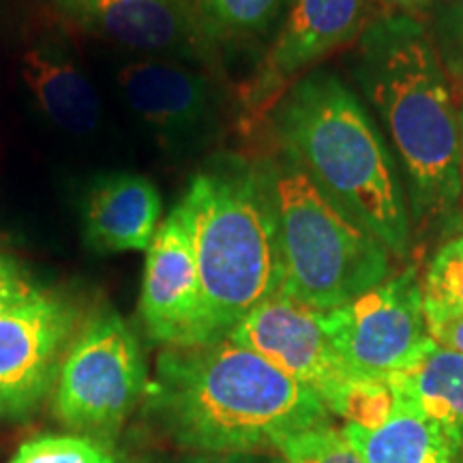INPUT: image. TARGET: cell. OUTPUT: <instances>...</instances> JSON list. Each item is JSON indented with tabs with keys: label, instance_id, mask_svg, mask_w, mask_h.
Wrapping results in <instances>:
<instances>
[{
	"label": "cell",
	"instance_id": "7",
	"mask_svg": "<svg viewBox=\"0 0 463 463\" xmlns=\"http://www.w3.org/2000/svg\"><path fill=\"white\" fill-rule=\"evenodd\" d=\"M324 331L352 375L389 378L402 372L431 341L416 264L324 311Z\"/></svg>",
	"mask_w": 463,
	"mask_h": 463
},
{
	"label": "cell",
	"instance_id": "18",
	"mask_svg": "<svg viewBox=\"0 0 463 463\" xmlns=\"http://www.w3.org/2000/svg\"><path fill=\"white\" fill-rule=\"evenodd\" d=\"M420 289L427 324L463 317V234L433 253L420 277Z\"/></svg>",
	"mask_w": 463,
	"mask_h": 463
},
{
	"label": "cell",
	"instance_id": "3",
	"mask_svg": "<svg viewBox=\"0 0 463 463\" xmlns=\"http://www.w3.org/2000/svg\"><path fill=\"white\" fill-rule=\"evenodd\" d=\"M275 123L283 155L378 236L391 256L410 258L412 223L395 159L354 92L333 73L305 75L288 89Z\"/></svg>",
	"mask_w": 463,
	"mask_h": 463
},
{
	"label": "cell",
	"instance_id": "24",
	"mask_svg": "<svg viewBox=\"0 0 463 463\" xmlns=\"http://www.w3.org/2000/svg\"><path fill=\"white\" fill-rule=\"evenodd\" d=\"M33 289L34 288L26 281V277L20 273L15 262L0 256V311L28 297Z\"/></svg>",
	"mask_w": 463,
	"mask_h": 463
},
{
	"label": "cell",
	"instance_id": "22",
	"mask_svg": "<svg viewBox=\"0 0 463 463\" xmlns=\"http://www.w3.org/2000/svg\"><path fill=\"white\" fill-rule=\"evenodd\" d=\"M283 463H364L345 436L320 427L286 439L279 447Z\"/></svg>",
	"mask_w": 463,
	"mask_h": 463
},
{
	"label": "cell",
	"instance_id": "19",
	"mask_svg": "<svg viewBox=\"0 0 463 463\" xmlns=\"http://www.w3.org/2000/svg\"><path fill=\"white\" fill-rule=\"evenodd\" d=\"M399 402L395 389L386 378H361L354 375L345 382V386L337 392L328 412L339 414L347 425L361 427V430H378L399 412Z\"/></svg>",
	"mask_w": 463,
	"mask_h": 463
},
{
	"label": "cell",
	"instance_id": "8",
	"mask_svg": "<svg viewBox=\"0 0 463 463\" xmlns=\"http://www.w3.org/2000/svg\"><path fill=\"white\" fill-rule=\"evenodd\" d=\"M228 339L258 352L322 399L333 403L345 382L354 378L324 331V311L277 297L249 311L228 333Z\"/></svg>",
	"mask_w": 463,
	"mask_h": 463
},
{
	"label": "cell",
	"instance_id": "5",
	"mask_svg": "<svg viewBox=\"0 0 463 463\" xmlns=\"http://www.w3.org/2000/svg\"><path fill=\"white\" fill-rule=\"evenodd\" d=\"M283 266L281 297L317 311L350 303L391 275V251L288 155L266 164Z\"/></svg>",
	"mask_w": 463,
	"mask_h": 463
},
{
	"label": "cell",
	"instance_id": "10",
	"mask_svg": "<svg viewBox=\"0 0 463 463\" xmlns=\"http://www.w3.org/2000/svg\"><path fill=\"white\" fill-rule=\"evenodd\" d=\"M140 317L148 337L167 347L202 344V292L194 236L183 202L161 222L144 264Z\"/></svg>",
	"mask_w": 463,
	"mask_h": 463
},
{
	"label": "cell",
	"instance_id": "12",
	"mask_svg": "<svg viewBox=\"0 0 463 463\" xmlns=\"http://www.w3.org/2000/svg\"><path fill=\"white\" fill-rule=\"evenodd\" d=\"M65 9L112 42L142 52L194 56L204 22L194 0H61Z\"/></svg>",
	"mask_w": 463,
	"mask_h": 463
},
{
	"label": "cell",
	"instance_id": "21",
	"mask_svg": "<svg viewBox=\"0 0 463 463\" xmlns=\"http://www.w3.org/2000/svg\"><path fill=\"white\" fill-rule=\"evenodd\" d=\"M9 463H114V459L89 438L42 436L22 444Z\"/></svg>",
	"mask_w": 463,
	"mask_h": 463
},
{
	"label": "cell",
	"instance_id": "29",
	"mask_svg": "<svg viewBox=\"0 0 463 463\" xmlns=\"http://www.w3.org/2000/svg\"><path fill=\"white\" fill-rule=\"evenodd\" d=\"M461 459H463V457H461ZM461 463H463V461H461Z\"/></svg>",
	"mask_w": 463,
	"mask_h": 463
},
{
	"label": "cell",
	"instance_id": "4",
	"mask_svg": "<svg viewBox=\"0 0 463 463\" xmlns=\"http://www.w3.org/2000/svg\"><path fill=\"white\" fill-rule=\"evenodd\" d=\"M183 206L198 262L202 344H213L281 289L279 230L266 164L215 159L195 174Z\"/></svg>",
	"mask_w": 463,
	"mask_h": 463
},
{
	"label": "cell",
	"instance_id": "6",
	"mask_svg": "<svg viewBox=\"0 0 463 463\" xmlns=\"http://www.w3.org/2000/svg\"><path fill=\"white\" fill-rule=\"evenodd\" d=\"M146 391L136 335L118 314H99L69 345L56 378L58 419L73 430L116 431Z\"/></svg>",
	"mask_w": 463,
	"mask_h": 463
},
{
	"label": "cell",
	"instance_id": "28",
	"mask_svg": "<svg viewBox=\"0 0 463 463\" xmlns=\"http://www.w3.org/2000/svg\"><path fill=\"white\" fill-rule=\"evenodd\" d=\"M457 112H459V174H461V189H463V97L457 101Z\"/></svg>",
	"mask_w": 463,
	"mask_h": 463
},
{
	"label": "cell",
	"instance_id": "2",
	"mask_svg": "<svg viewBox=\"0 0 463 463\" xmlns=\"http://www.w3.org/2000/svg\"><path fill=\"white\" fill-rule=\"evenodd\" d=\"M150 403L181 447L202 453H256L328 427V408L258 352L228 337L165 347Z\"/></svg>",
	"mask_w": 463,
	"mask_h": 463
},
{
	"label": "cell",
	"instance_id": "14",
	"mask_svg": "<svg viewBox=\"0 0 463 463\" xmlns=\"http://www.w3.org/2000/svg\"><path fill=\"white\" fill-rule=\"evenodd\" d=\"M161 195L140 174L120 172L92 184L84 208V234L103 253L148 251L161 225Z\"/></svg>",
	"mask_w": 463,
	"mask_h": 463
},
{
	"label": "cell",
	"instance_id": "9",
	"mask_svg": "<svg viewBox=\"0 0 463 463\" xmlns=\"http://www.w3.org/2000/svg\"><path fill=\"white\" fill-rule=\"evenodd\" d=\"M73 316L42 289L0 311V414H22L42 402L61 369Z\"/></svg>",
	"mask_w": 463,
	"mask_h": 463
},
{
	"label": "cell",
	"instance_id": "23",
	"mask_svg": "<svg viewBox=\"0 0 463 463\" xmlns=\"http://www.w3.org/2000/svg\"><path fill=\"white\" fill-rule=\"evenodd\" d=\"M430 37L455 82L463 84V0H436Z\"/></svg>",
	"mask_w": 463,
	"mask_h": 463
},
{
	"label": "cell",
	"instance_id": "15",
	"mask_svg": "<svg viewBox=\"0 0 463 463\" xmlns=\"http://www.w3.org/2000/svg\"><path fill=\"white\" fill-rule=\"evenodd\" d=\"M386 380L402 408L438 427L463 457V354L431 339Z\"/></svg>",
	"mask_w": 463,
	"mask_h": 463
},
{
	"label": "cell",
	"instance_id": "11",
	"mask_svg": "<svg viewBox=\"0 0 463 463\" xmlns=\"http://www.w3.org/2000/svg\"><path fill=\"white\" fill-rule=\"evenodd\" d=\"M367 0H294L286 24L245 92L249 112H262L309 65L356 39L367 26Z\"/></svg>",
	"mask_w": 463,
	"mask_h": 463
},
{
	"label": "cell",
	"instance_id": "25",
	"mask_svg": "<svg viewBox=\"0 0 463 463\" xmlns=\"http://www.w3.org/2000/svg\"><path fill=\"white\" fill-rule=\"evenodd\" d=\"M430 326V335L436 344L450 347V350L463 354V317H455V320L427 324Z\"/></svg>",
	"mask_w": 463,
	"mask_h": 463
},
{
	"label": "cell",
	"instance_id": "17",
	"mask_svg": "<svg viewBox=\"0 0 463 463\" xmlns=\"http://www.w3.org/2000/svg\"><path fill=\"white\" fill-rule=\"evenodd\" d=\"M341 433L364 463H461V455L438 427L405 408L378 430L345 425Z\"/></svg>",
	"mask_w": 463,
	"mask_h": 463
},
{
	"label": "cell",
	"instance_id": "27",
	"mask_svg": "<svg viewBox=\"0 0 463 463\" xmlns=\"http://www.w3.org/2000/svg\"><path fill=\"white\" fill-rule=\"evenodd\" d=\"M187 463H253V459L241 453H206L194 457Z\"/></svg>",
	"mask_w": 463,
	"mask_h": 463
},
{
	"label": "cell",
	"instance_id": "26",
	"mask_svg": "<svg viewBox=\"0 0 463 463\" xmlns=\"http://www.w3.org/2000/svg\"><path fill=\"white\" fill-rule=\"evenodd\" d=\"M375 3H380L382 7L389 9V14H408L412 15L416 11L425 9V7H431L436 0H375Z\"/></svg>",
	"mask_w": 463,
	"mask_h": 463
},
{
	"label": "cell",
	"instance_id": "16",
	"mask_svg": "<svg viewBox=\"0 0 463 463\" xmlns=\"http://www.w3.org/2000/svg\"><path fill=\"white\" fill-rule=\"evenodd\" d=\"M22 78L43 114L71 136H89L101 123L99 92L86 75L50 48L22 56Z\"/></svg>",
	"mask_w": 463,
	"mask_h": 463
},
{
	"label": "cell",
	"instance_id": "13",
	"mask_svg": "<svg viewBox=\"0 0 463 463\" xmlns=\"http://www.w3.org/2000/svg\"><path fill=\"white\" fill-rule=\"evenodd\" d=\"M118 84L133 112L167 136L195 131L213 114L206 75L178 62H133L118 73Z\"/></svg>",
	"mask_w": 463,
	"mask_h": 463
},
{
	"label": "cell",
	"instance_id": "20",
	"mask_svg": "<svg viewBox=\"0 0 463 463\" xmlns=\"http://www.w3.org/2000/svg\"><path fill=\"white\" fill-rule=\"evenodd\" d=\"M206 28L223 34H258L279 14L283 0H194Z\"/></svg>",
	"mask_w": 463,
	"mask_h": 463
},
{
	"label": "cell",
	"instance_id": "1",
	"mask_svg": "<svg viewBox=\"0 0 463 463\" xmlns=\"http://www.w3.org/2000/svg\"><path fill=\"white\" fill-rule=\"evenodd\" d=\"M358 37L356 78L402 159L412 236L463 234L459 112L430 31L414 15L386 11Z\"/></svg>",
	"mask_w": 463,
	"mask_h": 463
}]
</instances>
